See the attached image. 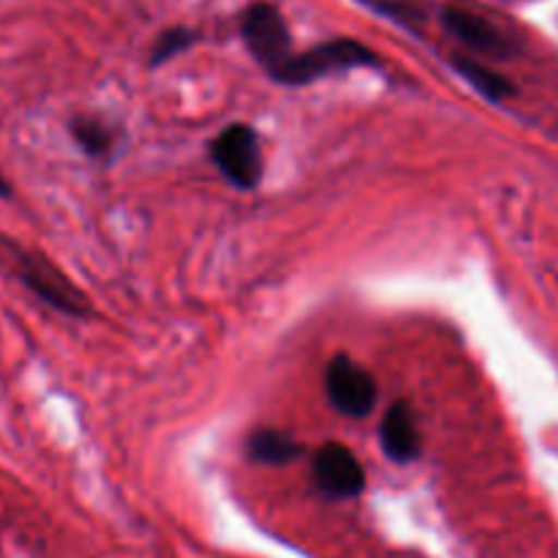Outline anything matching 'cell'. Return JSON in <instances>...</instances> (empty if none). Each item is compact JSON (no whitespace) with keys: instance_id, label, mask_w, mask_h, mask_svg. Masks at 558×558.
I'll use <instances>...</instances> for the list:
<instances>
[{"instance_id":"9","label":"cell","mask_w":558,"mask_h":558,"mask_svg":"<svg viewBox=\"0 0 558 558\" xmlns=\"http://www.w3.org/2000/svg\"><path fill=\"white\" fill-rule=\"evenodd\" d=\"M246 452L255 463L263 465H286L302 454V444L279 430H255L246 444Z\"/></svg>"},{"instance_id":"2","label":"cell","mask_w":558,"mask_h":558,"mask_svg":"<svg viewBox=\"0 0 558 558\" xmlns=\"http://www.w3.org/2000/svg\"><path fill=\"white\" fill-rule=\"evenodd\" d=\"M241 36H244L246 47L255 56V61L266 69L268 74L277 72L279 66H286L293 56L291 31H288L286 20L268 3H257L244 14L241 23Z\"/></svg>"},{"instance_id":"13","label":"cell","mask_w":558,"mask_h":558,"mask_svg":"<svg viewBox=\"0 0 558 558\" xmlns=\"http://www.w3.org/2000/svg\"><path fill=\"white\" fill-rule=\"evenodd\" d=\"M362 3H367L369 9H375V12L386 14V17L397 20V23L402 25H416L418 20V12L416 7H413V0H362Z\"/></svg>"},{"instance_id":"1","label":"cell","mask_w":558,"mask_h":558,"mask_svg":"<svg viewBox=\"0 0 558 558\" xmlns=\"http://www.w3.org/2000/svg\"><path fill=\"white\" fill-rule=\"evenodd\" d=\"M375 63H378V56L369 47H364L362 41L335 39L313 47V50L302 52V56H291V61L286 66H279L271 77L286 85H307L313 80L326 77V74L348 72V69L359 66H375Z\"/></svg>"},{"instance_id":"6","label":"cell","mask_w":558,"mask_h":558,"mask_svg":"<svg viewBox=\"0 0 558 558\" xmlns=\"http://www.w3.org/2000/svg\"><path fill=\"white\" fill-rule=\"evenodd\" d=\"M20 279H23L25 286H28L36 296L45 299L50 307L61 310V313L66 315L85 313V299L69 286L66 279H63L56 268L47 266V263L23 255L20 257Z\"/></svg>"},{"instance_id":"7","label":"cell","mask_w":558,"mask_h":558,"mask_svg":"<svg viewBox=\"0 0 558 558\" xmlns=\"http://www.w3.org/2000/svg\"><path fill=\"white\" fill-rule=\"evenodd\" d=\"M441 20H444V28H447L449 34L458 36L465 47L482 52V56L504 58L512 52V45H509L507 36H504L496 25L487 23L485 17L469 12V9H458V7L447 9Z\"/></svg>"},{"instance_id":"14","label":"cell","mask_w":558,"mask_h":558,"mask_svg":"<svg viewBox=\"0 0 558 558\" xmlns=\"http://www.w3.org/2000/svg\"><path fill=\"white\" fill-rule=\"evenodd\" d=\"M9 195V181L0 175V197H7Z\"/></svg>"},{"instance_id":"3","label":"cell","mask_w":558,"mask_h":558,"mask_svg":"<svg viewBox=\"0 0 558 558\" xmlns=\"http://www.w3.org/2000/svg\"><path fill=\"white\" fill-rule=\"evenodd\" d=\"M211 159L219 168V173L230 181V184L241 186V190H252L257 186L263 175V159L257 137L246 123H233L225 129L217 140L211 143Z\"/></svg>"},{"instance_id":"11","label":"cell","mask_w":558,"mask_h":558,"mask_svg":"<svg viewBox=\"0 0 558 558\" xmlns=\"http://www.w3.org/2000/svg\"><path fill=\"white\" fill-rule=\"evenodd\" d=\"M197 41V34L190 28H170L165 31L162 36L157 39L151 50V66H162V63L173 61L175 56H181L184 50H190L192 45Z\"/></svg>"},{"instance_id":"5","label":"cell","mask_w":558,"mask_h":558,"mask_svg":"<svg viewBox=\"0 0 558 558\" xmlns=\"http://www.w3.org/2000/svg\"><path fill=\"white\" fill-rule=\"evenodd\" d=\"M313 476L326 496L353 498L364 490V471L356 454L342 444H326L315 452Z\"/></svg>"},{"instance_id":"8","label":"cell","mask_w":558,"mask_h":558,"mask_svg":"<svg viewBox=\"0 0 558 558\" xmlns=\"http://www.w3.org/2000/svg\"><path fill=\"white\" fill-rule=\"evenodd\" d=\"M380 444H384V452L389 454L397 463H411L418 458V430L416 418L408 402H395V405L386 411L384 422H380Z\"/></svg>"},{"instance_id":"10","label":"cell","mask_w":558,"mask_h":558,"mask_svg":"<svg viewBox=\"0 0 558 558\" xmlns=\"http://www.w3.org/2000/svg\"><path fill=\"white\" fill-rule=\"evenodd\" d=\"M452 66L458 69L460 77L465 80V83L471 85V88L480 90L485 99L490 101H504L509 99V96L514 94L512 83H509L507 77H501V74L496 72V69H490L487 63L476 61V58H465V56H454L452 58Z\"/></svg>"},{"instance_id":"12","label":"cell","mask_w":558,"mask_h":558,"mask_svg":"<svg viewBox=\"0 0 558 558\" xmlns=\"http://www.w3.org/2000/svg\"><path fill=\"white\" fill-rule=\"evenodd\" d=\"M72 134L77 137V143L83 146V151H88L90 157H105L112 146V137L101 123L94 121H74L72 123Z\"/></svg>"},{"instance_id":"4","label":"cell","mask_w":558,"mask_h":558,"mask_svg":"<svg viewBox=\"0 0 558 558\" xmlns=\"http://www.w3.org/2000/svg\"><path fill=\"white\" fill-rule=\"evenodd\" d=\"M326 395L337 411L362 418L378 402V384H375L373 373L364 369L362 364L348 356H337L331 359L329 369H326Z\"/></svg>"}]
</instances>
